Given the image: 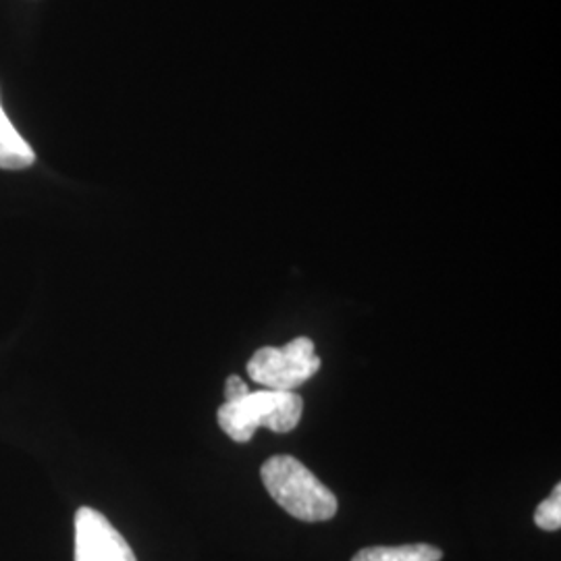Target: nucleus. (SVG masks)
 Here are the masks:
<instances>
[{"label":"nucleus","mask_w":561,"mask_h":561,"mask_svg":"<svg viewBox=\"0 0 561 561\" xmlns=\"http://www.w3.org/2000/svg\"><path fill=\"white\" fill-rule=\"evenodd\" d=\"M261 477L268 495L298 520H331L340 510L335 493L294 456L264 461Z\"/></svg>","instance_id":"obj_1"},{"label":"nucleus","mask_w":561,"mask_h":561,"mask_svg":"<svg viewBox=\"0 0 561 561\" xmlns=\"http://www.w3.org/2000/svg\"><path fill=\"white\" fill-rule=\"evenodd\" d=\"M301 412L304 401L298 393L261 389L241 400L225 401L217 421L233 442L248 443L262 426L280 435L291 433L300 424Z\"/></svg>","instance_id":"obj_2"},{"label":"nucleus","mask_w":561,"mask_h":561,"mask_svg":"<svg viewBox=\"0 0 561 561\" xmlns=\"http://www.w3.org/2000/svg\"><path fill=\"white\" fill-rule=\"evenodd\" d=\"M321 370L314 341L296 337L283 347H261L248 360V375L264 389L294 391Z\"/></svg>","instance_id":"obj_3"},{"label":"nucleus","mask_w":561,"mask_h":561,"mask_svg":"<svg viewBox=\"0 0 561 561\" xmlns=\"http://www.w3.org/2000/svg\"><path fill=\"white\" fill-rule=\"evenodd\" d=\"M76 561H138L119 530L92 507L76 514Z\"/></svg>","instance_id":"obj_4"},{"label":"nucleus","mask_w":561,"mask_h":561,"mask_svg":"<svg viewBox=\"0 0 561 561\" xmlns=\"http://www.w3.org/2000/svg\"><path fill=\"white\" fill-rule=\"evenodd\" d=\"M34 161H36V154L32 146L21 138L20 131L4 115L0 104V169L21 171L32 167Z\"/></svg>","instance_id":"obj_5"},{"label":"nucleus","mask_w":561,"mask_h":561,"mask_svg":"<svg viewBox=\"0 0 561 561\" xmlns=\"http://www.w3.org/2000/svg\"><path fill=\"white\" fill-rule=\"evenodd\" d=\"M443 551L433 545H401V547H368L352 561H442Z\"/></svg>","instance_id":"obj_6"},{"label":"nucleus","mask_w":561,"mask_h":561,"mask_svg":"<svg viewBox=\"0 0 561 561\" xmlns=\"http://www.w3.org/2000/svg\"><path fill=\"white\" fill-rule=\"evenodd\" d=\"M535 524L547 530V533H556L561 528V486L556 484L553 493L537 507L535 512Z\"/></svg>","instance_id":"obj_7"},{"label":"nucleus","mask_w":561,"mask_h":561,"mask_svg":"<svg viewBox=\"0 0 561 561\" xmlns=\"http://www.w3.org/2000/svg\"><path fill=\"white\" fill-rule=\"evenodd\" d=\"M250 393V389H248V385L241 381L238 375H231L229 379H227V385H225V401H238L241 398H245Z\"/></svg>","instance_id":"obj_8"}]
</instances>
